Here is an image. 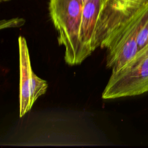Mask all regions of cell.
<instances>
[{
    "label": "cell",
    "mask_w": 148,
    "mask_h": 148,
    "mask_svg": "<svg viewBox=\"0 0 148 148\" xmlns=\"http://www.w3.org/2000/svg\"><path fill=\"white\" fill-rule=\"evenodd\" d=\"M83 8L82 0H49L50 17L58 32V43L65 48V61L69 65L84 61L79 40Z\"/></svg>",
    "instance_id": "cell-1"
},
{
    "label": "cell",
    "mask_w": 148,
    "mask_h": 148,
    "mask_svg": "<svg viewBox=\"0 0 148 148\" xmlns=\"http://www.w3.org/2000/svg\"><path fill=\"white\" fill-rule=\"evenodd\" d=\"M148 92V57L123 69L112 73L102 98L113 99Z\"/></svg>",
    "instance_id": "cell-2"
},
{
    "label": "cell",
    "mask_w": 148,
    "mask_h": 148,
    "mask_svg": "<svg viewBox=\"0 0 148 148\" xmlns=\"http://www.w3.org/2000/svg\"><path fill=\"white\" fill-rule=\"evenodd\" d=\"M101 6V0H88L83 5L79 40L84 60L96 49L94 38Z\"/></svg>",
    "instance_id": "cell-3"
},
{
    "label": "cell",
    "mask_w": 148,
    "mask_h": 148,
    "mask_svg": "<svg viewBox=\"0 0 148 148\" xmlns=\"http://www.w3.org/2000/svg\"><path fill=\"white\" fill-rule=\"evenodd\" d=\"M20 67V117L31 110V83L32 68L29 50L26 39L21 36L18 38Z\"/></svg>",
    "instance_id": "cell-4"
},
{
    "label": "cell",
    "mask_w": 148,
    "mask_h": 148,
    "mask_svg": "<svg viewBox=\"0 0 148 148\" xmlns=\"http://www.w3.org/2000/svg\"><path fill=\"white\" fill-rule=\"evenodd\" d=\"M48 84L46 81L38 77L32 71L31 74V102L33 106L36 100L40 95L44 94L47 88Z\"/></svg>",
    "instance_id": "cell-5"
},
{
    "label": "cell",
    "mask_w": 148,
    "mask_h": 148,
    "mask_svg": "<svg viewBox=\"0 0 148 148\" xmlns=\"http://www.w3.org/2000/svg\"><path fill=\"white\" fill-rule=\"evenodd\" d=\"M25 23V19L21 17L0 20V31L6 28H19L24 25Z\"/></svg>",
    "instance_id": "cell-6"
},
{
    "label": "cell",
    "mask_w": 148,
    "mask_h": 148,
    "mask_svg": "<svg viewBox=\"0 0 148 148\" xmlns=\"http://www.w3.org/2000/svg\"><path fill=\"white\" fill-rule=\"evenodd\" d=\"M148 57V45L147 46H146L143 49H141L140 50H139L138 53L136 54V56L135 57V58H134V60L127 66H129L130 65H132L139 61H140V60ZM126 66V67H127Z\"/></svg>",
    "instance_id": "cell-7"
},
{
    "label": "cell",
    "mask_w": 148,
    "mask_h": 148,
    "mask_svg": "<svg viewBox=\"0 0 148 148\" xmlns=\"http://www.w3.org/2000/svg\"><path fill=\"white\" fill-rule=\"evenodd\" d=\"M10 0H0V3H2V2H8Z\"/></svg>",
    "instance_id": "cell-8"
},
{
    "label": "cell",
    "mask_w": 148,
    "mask_h": 148,
    "mask_svg": "<svg viewBox=\"0 0 148 148\" xmlns=\"http://www.w3.org/2000/svg\"><path fill=\"white\" fill-rule=\"evenodd\" d=\"M87 1H88V0H82V2H83V5L85 3V2H86Z\"/></svg>",
    "instance_id": "cell-9"
},
{
    "label": "cell",
    "mask_w": 148,
    "mask_h": 148,
    "mask_svg": "<svg viewBox=\"0 0 148 148\" xmlns=\"http://www.w3.org/2000/svg\"><path fill=\"white\" fill-rule=\"evenodd\" d=\"M101 4H102V3H103L106 0H101Z\"/></svg>",
    "instance_id": "cell-10"
}]
</instances>
